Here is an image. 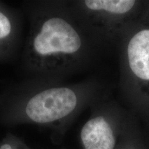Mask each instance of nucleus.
<instances>
[{
  "mask_svg": "<svg viewBox=\"0 0 149 149\" xmlns=\"http://www.w3.org/2000/svg\"><path fill=\"white\" fill-rule=\"evenodd\" d=\"M132 0H86L83 1L88 10H106L116 14H124L129 11L135 5Z\"/></svg>",
  "mask_w": 149,
  "mask_h": 149,
  "instance_id": "6",
  "label": "nucleus"
},
{
  "mask_svg": "<svg viewBox=\"0 0 149 149\" xmlns=\"http://www.w3.org/2000/svg\"><path fill=\"white\" fill-rule=\"evenodd\" d=\"M12 140H7L0 144V149H17V145L12 142Z\"/></svg>",
  "mask_w": 149,
  "mask_h": 149,
  "instance_id": "7",
  "label": "nucleus"
},
{
  "mask_svg": "<svg viewBox=\"0 0 149 149\" xmlns=\"http://www.w3.org/2000/svg\"><path fill=\"white\" fill-rule=\"evenodd\" d=\"M81 139L85 149H113L115 137L104 117L99 116L88 120L81 131Z\"/></svg>",
  "mask_w": 149,
  "mask_h": 149,
  "instance_id": "4",
  "label": "nucleus"
},
{
  "mask_svg": "<svg viewBox=\"0 0 149 149\" xmlns=\"http://www.w3.org/2000/svg\"><path fill=\"white\" fill-rule=\"evenodd\" d=\"M22 6L29 21L22 51V71L26 79L53 82L67 60L81 51L82 38L51 1H25Z\"/></svg>",
  "mask_w": 149,
  "mask_h": 149,
  "instance_id": "1",
  "label": "nucleus"
},
{
  "mask_svg": "<svg viewBox=\"0 0 149 149\" xmlns=\"http://www.w3.org/2000/svg\"><path fill=\"white\" fill-rule=\"evenodd\" d=\"M22 32L19 11L0 1V63L15 57L21 44Z\"/></svg>",
  "mask_w": 149,
  "mask_h": 149,
  "instance_id": "3",
  "label": "nucleus"
},
{
  "mask_svg": "<svg viewBox=\"0 0 149 149\" xmlns=\"http://www.w3.org/2000/svg\"><path fill=\"white\" fill-rule=\"evenodd\" d=\"M79 103L78 93L72 88L25 79L1 93L0 119L53 125L73 113Z\"/></svg>",
  "mask_w": 149,
  "mask_h": 149,
  "instance_id": "2",
  "label": "nucleus"
},
{
  "mask_svg": "<svg viewBox=\"0 0 149 149\" xmlns=\"http://www.w3.org/2000/svg\"><path fill=\"white\" fill-rule=\"evenodd\" d=\"M132 71L144 80H149V29L143 30L132 37L127 49Z\"/></svg>",
  "mask_w": 149,
  "mask_h": 149,
  "instance_id": "5",
  "label": "nucleus"
}]
</instances>
